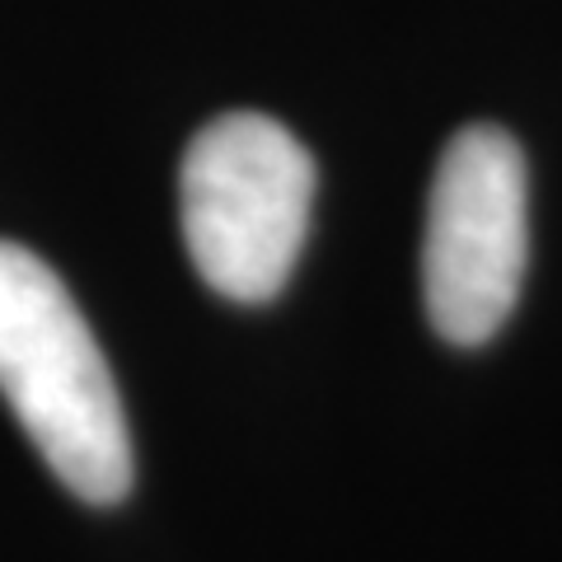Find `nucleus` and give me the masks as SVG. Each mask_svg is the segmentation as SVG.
Segmentation results:
<instances>
[{
	"instance_id": "nucleus-1",
	"label": "nucleus",
	"mask_w": 562,
	"mask_h": 562,
	"mask_svg": "<svg viewBox=\"0 0 562 562\" xmlns=\"http://www.w3.org/2000/svg\"><path fill=\"white\" fill-rule=\"evenodd\" d=\"M0 394L80 502L113 506L132 492V431L109 357L66 281L14 239H0Z\"/></svg>"
},
{
	"instance_id": "nucleus-2",
	"label": "nucleus",
	"mask_w": 562,
	"mask_h": 562,
	"mask_svg": "<svg viewBox=\"0 0 562 562\" xmlns=\"http://www.w3.org/2000/svg\"><path fill=\"white\" fill-rule=\"evenodd\" d=\"M183 244L216 295L262 305L281 295L310 235L314 160L277 117L221 113L179 169Z\"/></svg>"
},
{
	"instance_id": "nucleus-3",
	"label": "nucleus",
	"mask_w": 562,
	"mask_h": 562,
	"mask_svg": "<svg viewBox=\"0 0 562 562\" xmlns=\"http://www.w3.org/2000/svg\"><path fill=\"white\" fill-rule=\"evenodd\" d=\"M530 262V179L512 132L473 122L441 150L427 198L422 295L454 347L497 338Z\"/></svg>"
}]
</instances>
